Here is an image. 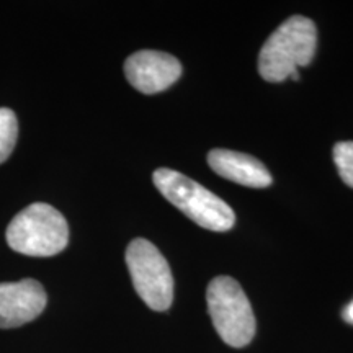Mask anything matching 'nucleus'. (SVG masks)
<instances>
[{"mask_svg": "<svg viewBox=\"0 0 353 353\" xmlns=\"http://www.w3.org/2000/svg\"><path fill=\"white\" fill-rule=\"evenodd\" d=\"M342 316H343V319L348 322V324L353 325V301L350 304H347L345 309H343Z\"/></svg>", "mask_w": 353, "mask_h": 353, "instance_id": "11", "label": "nucleus"}, {"mask_svg": "<svg viewBox=\"0 0 353 353\" xmlns=\"http://www.w3.org/2000/svg\"><path fill=\"white\" fill-rule=\"evenodd\" d=\"M317 48L314 21L294 15L285 20L263 43L259 72L267 82H283L312 61Z\"/></svg>", "mask_w": 353, "mask_h": 353, "instance_id": "1", "label": "nucleus"}, {"mask_svg": "<svg viewBox=\"0 0 353 353\" xmlns=\"http://www.w3.org/2000/svg\"><path fill=\"white\" fill-rule=\"evenodd\" d=\"M132 286L152 311H165L174 301V276L164 255L152 242L134 239L126 249Z\"/></svg>", "mask_w": 353, "mask_h": 353, "instance_id": "5", "label": "nucleus"}, {"mask_svg": "<svg viewBox=\"0 0 353 353\" xmlns=\"http://www.w3.org/2000/svg\"><path fill=\"white\" fill-rule=\"evenodd\" d=\"M208 164L218 175L244 187L265 188L272 183L267 167L249 154L214 149L208 154Z\"/></svg>", "mask_w": 353, "mask_h": 353, "instance_id": "8", "label": "nucleus"}, {"mask_svg": "<svg viewBox=\"0 0 353 353\" xmlns=\"http://www.w3.org/2000/svg\"><path fill=\"white\" fill-rule=\"evenodd\" d=\"M7 244L28 257H52L69 242L68 221L48 203H33L8 224Z\"/></svg>", "mask_w": 353, "mask_h": 353, "instance_id": "3", "label": "nucleus"}, {"mask_svg": "<svg viewBox=\"0 0 353 353\" xmlns=\"http://www.w3.org/2000/svg\"><path fill=\"white\" fill-rule=\"evenodd\" d=\"M206 303L219 337L228 345L242 348L252 342L255 316L242 286L231 276L211 280L206 291Z\"/></svg>", "mask_w": 353, "mask_h": 353, "instance_id": "4", "label": "nucleus"}, {"mask_svg": "<svg viewBox=\"0 0 353 353\" xmlns=\"http://www.w3.org/2000/svg\"><path fill=\"white\" fill-rule=\"evenodd\" d=\"M19 136V123L10 108H0V164L10 157Z\"/></svg>", "mask_w": 353, "mask_h": 353, "instance_id": "9", "label": "nucleus"}, {"mask_svg": "<svg viewBox=\"0 0 353 353\" xmlns=\"http://www.w3.org/2000/svg\"><path fill=\"white\" fill-rule=\"evenodd\" d=\"M334 162L343 183L353 188V141H342L334 145Z\"/></svg>", "mask_w": 353, "mask_h": 353, "instance_id": "10", "label": "nucleus"}, {"mask_svg": "<svg viewBox=\"0 0 353 353\" xmlns=\"http://www.w3.org/2000/svg\"><path fill=\"white\" fill-rule=\"evenodd\" d=\"M128 82L145 95L164 92L182 76V64L162 51H138L125 63Z\"/></svg>", "mask_w": 353, "mask_h": 353, "instance_id": "6", "label": "nucleus"}, {"mask_svg": "<svg viewBox=\"0 0 353 353\" xmlns=\"http://www.w3.org/2000/svg\"><path fill=\"white\" fill-rule=\"evenodd\" d=\"M152 180L159 192L198 226L223 232L236 223L231 206L190 176L172 169H159Z\"/></svg>", "mask_w": 353, "mask_h": 353, "instance_id": "2", "label": "nucleus"}, {"mask_svg": "<svg viewBox=\"0 0 353 353\" xmlns=\"http://www.w3.org/2000/svg\"><path fill=\"white\" fill-rule=\"evenodd\" d=\"M46 303V291L33 278L0 283V329H15L28 324L41 314Z\"/></svg>", "mask_w": 353, "mask_h": 353, "instance_id": "7", "label": "nucleus"}]
</instances>
